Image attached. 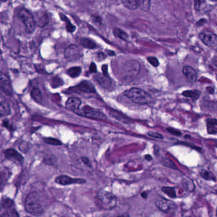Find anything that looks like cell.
<instances>
[{
    "label": "cell",
    "instance_id": "5",
    "mask_svg": "<svg viewBox=\"0 0 217 217\" xmlns=\"http://www.w3.org/2000/svg\"><path fill=\"white\" fill-rule=\"evenodd\" d=\"M19 17L25 26V31L27 33L33 32L36 28V24L34 17L31 13L27 9L22 8L19 12Z\"/></svg>",
    "mask_w": 217,
    "mask_h": 217
},
{
    "label": "cell",
    "instance_id": "29",
    "mask_svg": "<svg viewBox=\"0 0 217 217\" xmlns=\"http://www.w3.org/2000/svg\"><path fill=\"white\" fill-rule=\"evenodd\" d=\"M161 163L164 166L168 167V168L177 169V167L175 164H174L172 160H170L169 159H167V158H163L161 160Z\"/></svg>",
    "mask_w": 217,
    "mask_h": 217
},
{
    "label": "cell",
    "instance_id": "25",
    "mask_svg": "<svg viewBox=\"0 0 217 217\" xmlns=\"http://www.w3.org/2000/svg\"><path fill=\"white\" fill-rule=\"evenodd\" d=\"M81 44L84 47L89 48V49H93L97 47L96 44H95L93 41H91L90 40V39L88 38L81 39Z\"/></svg>",
    "mask_w": 217,
    "mask_h": 217
},
{
    "label": "cell",
    "instance_id": "15",
    "mask_svg": "<svg viewBox=\"0 0 217 217\" xmlns=\"http://www.w3.org/2000/svg\"><path fill=\"white\" fill-rule=\"evenodd\" d=\"M95 80L97 83L99 84L102 87L106 88H108L111 87L112 85V81L108 77L105 76L104 75L98 74L94 76Z\"/></svg>",
    "mask_w": 217,
    "mask_h": 217
},
{
    "label": "cell",
    "instance_id": "26",
    "mask_svg": "<svg viewBox=\"0 0 217 217\" xmlns=\"http://www.w3.org/2000/svg\"><path fill=\"white\" fill-rule=\"evenodd\" d=\"M68 75L72 78L78 77L81 73V68L79 66L72 67L68 70Z\"/></svg>",
    "mask_w": 217,
    "mask_h": 217
},
{
    "label": "cell",
    "instance_id": "41",
    "mask_svg": "<svg viewBox=\"0 0 217 217\" xmlns=\"http://www.w3.org/2000/svg\"><path fill=\"white\" fill-rule=\"evenodd\" d=\"M102 72H103V75H105V76L106 77H108V68H107V66L106 64H104L102 66Z\"/></svg>",
    "mask_w": 217,
    "mask_h": 217
},
{
    "label": "cell",
    "instance_id": "38",
    "mask_svg": "<svg viewBox=\"0 0 217 217\" xmlns=\"http://www.w3.org/2000/svg\"><path fill=\"white\" fill-rule=\"evenodd\" d=\"M148 135L149 136L154 138H157V139H163V137L161 135V134L158 133H153V132H149L148 133Z\"/></svg>",
    "mask_w": 217,
    "mask_h": 217
},
{
    "label": "cell",
    "instance_id": "39",
    "mask_svg": "<svg viewBox=\"0 0 217 217\" xmlns=\"http://www.w3.org/2000/svg\"><path fill=\"white\" fill-rule=\"evenodd\" d=\"M3 126L6 127V129H8L9 131H11L13 129L12 127L11 126V125L10 124L9 121L7 119H5L3 121Z\"/></svg>",
    "mask_w": 217,
    "mask_h": 217
},
{
    "label": "cell",
    "instance_id": "14",
    "mask_svg": "<svg viewBox=\"0 0 217 217\" xmlns=\"http://www.w3.org/2000/svg\"><path fill=\"white\" fill-rule=\"evenodd\" d=\"M5 155L6 158L15 163L22 164L23 162L22 156L14 149L6 150L5 152Z\"/></svg>",
    "mask_w": 217,
    "mask_h": 217
},
{
    "label": "cell",
    "instance_id": "43",
    "mask_svg": "<svg viewBox=\"0 0 217 217\" xmlns=\"http://www.w3.org/2000/svg\"><path fill=\"white\" fill-rule=\"evenodd\" d=\"M206 22H207V20L206 19H200L198 22H197L196 25L197 26H199H199H201L205 24V23H206Z\"/></svg>",
    "mask_w": 217,
    "mask_h": 217
},
{
    "label": "cell",
    "instance_id": "12",
    "mask_svg": "<svg viewBox=\"0 0 217 217\" xmlns=\"http://www.w3.org/2000/svg\"><path fill=\"white\" fill-rule=\"evenodd\" d=\"M36 26L43 28L48 24L49 19L47 12L44 11H38L33 15Z\"/></svg>",
    "mask_w": 217,
    "mask_h": 217
},
{
    "label": "cell",
    "instance_id": "50",
    "mask_svg": "<svg viewBox=\"0 0 217 217\" xmlns=\"http://www.w3.org/2000/svg\"><path fill=\"white\" fill-rule=\"evenodd\" d=\"M117 217H130L129 215H127V214H124V215H119Z\"/></svg>",
    "mask_w": 217,
    "mask_h": 217
},
{
    "label": "cell",
    "instance_id": "42",
    "mask_svg": "<svg viewBox=\"0 0 217 217\" xmlns=\"http://www.w3.org/2000/svg\"><path fill=\"white\" fill-rule=\"evenodd\" d=\"M90 71L91 72V73H95V72H97L96 64H95V63H93V62H92V63L90 65Z\"/></svg>",
    "mask_w": 217,
    "mask_h": 217
},
{
    "label": "cell",
    "instance_id": "11",
    "mask_svg": "<svg viewBox=\"0 0 217 217\" xmlns=\"http://www.w3.org/2000/svg\"><path fill=\"white\" fill-rule=\"evenodd\" d=\"M0 87L7 95L12 94V87L10 78L0 71Z\"/></svg>",
    "mask_w": 217,
    "mask_h": 217
},
{
    "label": "cell",
    "instance_id": "1",
    "mask_svg": "<svg viewBox=\"0 0 217 217\" xmlns=\"http://www.w3.org/2000/svg\"><path fill=\"white\" fill-rule=\"evenodd\" d=\"M124 95L133 103L137 104H147L152 100L150 95L139 88H131L124 92Z\"/></svg>",
    "mask_w": 217,
    "mask_h": 217
},
{
    "label": "cell",
    "instance_id": "49",
    "mask_svg": "<svg viewBox=\"0 0 217 217\" xmlns=\"http://www.w3.org/2000/svg\"><path fill=\"white\" fill-rule=\"evenodd\" d=\"M107 53H108V55H111V56H113V55H114L115 54H115V52H114V51H111V50L108 51V52H107Z\"/></svg>",
    "mask_w": 217,
    "mask_h": 217
},
{
    "label": "cell",
    "instance_id": "48",
    "mask_svg": "<svg viewBox=\"0 0 217 217\" xmlns=\"http://www.w3.org/2000/svg\"><path fill=\"white\" fill-rule=\"evenodd\" d=\"M141 196H142L144 199H146L147 197V192H143L142 193V194H141Z\"/></svg>",
    "mask_w": 217,
    "mask_h": 217
},
{
    "label": "cell",
    "instance_id": "24",
    "mask_svg": "<svg viewBox=\"0 0 217 217\" xmlns=\"http://www.w3.org/2000/svg\"><path fill=\"white\" fill-rule=\"evenodd\" d=\"M60 17L62 21H64L65 22V24H66V29L67 31L69 32H73L76 30V27L71 24V22H70L69 19L64 14H60Z\"/></svg>",
    "mask_w": 217,
    "mask_h": 217
},
{
    "label": "cell",
    "instance_id": "28",
    "mask_svg": "<svg viewBox=\"0 0 217 217\" xmlns=\"http://www.w3.org/2000/svg\"><path fill=\"white\" fill-rule=\"evenodd\" d=\"M162 191L166 194V195L168 196L171 198H175L176 197V192L175 190L172 187H162Z\"/></svg>",
    "mask_w": 217,
    "mask_h": 217
},
{
    "label": "cell",
    "instance_id": "19",
    "mask_svg": "<svg viewBox=\"0 0 217 217\" xmlns=\"http://www.w3.org/2000/svg\"><path fill=\"white\" fill-rule=\"evenodd\" d=\"M11 113L10 106L6 101L0 103V117H4L9 115Z\"/></svg>",
    "mask_w": 217,
    "mask_h": 217
},
{
    "label": "cell",
    "instance_id": "16",
    "mask_svg": "<svg viewBox=\"0 0 217 217\" xmlns=\"http://www.w3.org/2000/svg\"><path fill=\"white\" fill-rule=\"evenodd\" d=\"M82 104V101L80 98L72 97L68 99V100L66 102L65 106L67 109L72 110V111H77Z\"/></svg>",
    "mask_w": 217,
    "mask_h": 217
},
{
    "label": "cell",
    "instance_id": "6",
    "mask_svg": "<svg viewBox=\"0 0 217 217\" xmlns=\"http://www.w3.org/2000/svg\"><path fill=\"white\" fill-rule=\"evenodd\" d=\"M64 56L69 61H75L83 56V52L78 45H71L65 49Z\"/></svg>",
    "mask_w": 217,
    "mask_h": 217
},
{
    "label": "cell",
    "instance_id": "32",
    "mask_svg": "<svg viewBox=\"0 0 217 217\" xmlns=\"http://www.w3.org/2000/svg\"><path fill=\"white\" fill-rule=\"evenodd\" d=\"M139 8L142 9L144 11H148L150 9V1H139Z\"/></svg>",
    "mask_w": 217,
    "mask_h": 217
},
{
    "label": "cell",
    "instance_id": "37",
    "mask_svg": "<svg viewBox=\"0 0 217 217\" xmlns=\"http://www.w3.org/2000/svg\"><path fill=\"white\" fill-rule=\"evenodd\" d=\"M62 84V81L59 78H54L52 83V87H57Z\"/></svg>",
    "mask_w": 217,
    "mask_h": 217
},
{
    "label": "cell",
    "instance_id": "35",
    "mask_svg": "<svg viewBox=\"0 0 217 217\" xmlns=\"http://www.w3.org/2000/svg\"><path fill=\"white\" fill-rule=\"evenodd\" d=\"M147 60L148 61H149V63L152 65L154 67H157L159 64V61L157 60V59L154 57H149L147 58Z\"/></svg>",
    "mask_w": 217,
    "mask_h": 217
},
{
    "label": "cell",
    "instance_id": "3",
    "mask_svg": "<svg viewBox=\"0 0 217 217\" xmlns=\"http://www.w3.org/2000/svg\"><path fill=\"white\" fill-rule=\"evenodd\" d=\"M26 211L34 216H39L43 213V208L38 195L32 192L27 196L25 202Z\"/></svg>",
    "mask_w": 217,
    "mask_h": 217
},
{
    "label": "cell",
    "instance_id": "52",
    "mask_svg": "<svg viewBox=\"0 0 217 217\" xmlns=\"http://www.w3.org/2000/svg\"><path fill=\"white\" fill-rule=\"evenodd\" d=\"M216 216H217V210H216Z\"/></svg>",
    "mask_w": 217,
    "mask_h": 217
},
{
    "label": "cell",
    "instance_id": "21",
    "mask_svg": "<svg viewBox=\"0 0 217 217\" xmlns=\"http://www.w3.org/2000/svg\"><path fill=\"white\" fill-rule=\"evenodd\" d=\"M122 3L126 8L130 10H136L139 8V2L137 0H124Z\"/></svg>",
    "mask_w": 217,
    "mask_h": 217
},
{
    "label": "cell",
    "instance_id": "22",
    "mask_svg": "<svg viewBox=\"0 0 217 217\" xmlns=\"http://www.w3.org/2000/svg\"><path fill=\"white\" fill-rule=\"evenodd\" d=\"M113 33L116 37L124 41H128V38H129V36L127 34V32L119 28H114L113 30Z\"/></svg>",
    "mask_w": 217,
    "mask_h": 217
},
{
    "label": "cell",
    "instance_id": "4",
    "mask_svg": "<svg viewBox=\"0 0 217 217\" xmlns=\"http://www.w3.org/2000/svg\"><path fill=\"white\" fill-rule=\"evenodd\" d=\"M140 71V64L135 60H131L124 64L122 69L123 76L127 80H132Z\"/></svg>",
    "mask_w": 217,
    "mask_h": 217
},
{
    "label": "cell",
    "instance_id": "18",
    "mask_svg": "<svg viewBox=\"0 0 217 217\" xmlns=\"http://www.w3.org/2000/svg\"><path fill=\"white\" fill-rule=\"evenodd\" d=\"M207 131L209 134H215L217 133V119L216 118H208L206 120Z\"/></svg>",
    "mask_w": 217,
    "mask_h": 217
},
{
    "label": "cell",
    "instance_id": "10",
    "mask_svg": "<svg viewBox=\"0 0 217 217\" xmlns=\"http://www.w3.org/2000/svg\"><path fill=\"white\" fill-rule=\"evenodd\" d=\"M55 182L61 185H69L71 184H83L86 180L81 178H74L67 175H60L55 178Z\"/></svg>",
    "mask_w": 217,
    "mask_h": 217
},
{
    "label": "cell",
    "instance_id": "20",
    "mask_svg": "<svg viewBox=\"0 0 217 217\" xmlns=\"http://www.w3.org/2000/svg\"><path fill=\"white\" fill-rule=\"evenodd\" d=\"M182 95L186 97L192 99L193 101H196L201 96V92L198 90H187L183 91Z\"/></svg>",
    "mask_w": 217,
    "mask_h": 217
},
{
    "label": "cell",
    "instance_id": "31",
    "mask_svg": "<svg viewBox=\"0 0 217 217\" xmlns=\"http://www.w3.org/2000/svg\"><path fill=\"white\" fill-rule=\"evenodd\" d=\"M206 1H194V8L197 11H201L206 8Z\"/></svg>",
    "mask_w": 217,
    "mask_h": 217
},
{
    "label": "cell",
    "instance_id": "33",
    "mask_svg": "<svg viewBox=\"0 0 217 217\" xmlns=\"http://www.w3.org/2000/svg\"><path fill=\"white\" fill-rule=\"evenodd\" d=\"M111 115L112 117H113V118H115L116 119L119 120V121L125 122L126 120L127 121L128 120V118H124L123 115H122L120 114L119 113H118L117 111H112V112H111Z\"/></svg>",
    "mask_w": 217,
    "mask_h": 217
},
{
    "label": "cell",
    "instance_id": "46",
    "mask_svg": "<svg viewBox=\"0 0 217 217\" xmlns=\"http://www.w3.org/2000/svg\"><path fill=\"white\" fill-rule=\"evenodd\" d=\"M98 59H99L100 60H102V59H104L106 58V55H105L102 53H99V54H98Z\"/></svg>",
    "mask_w": 217,
    "mask_h": 217
},
{
    "label": "cell",
    "instance_id": "40",
    "mask_svg": "<svg viewBox=\"0 0 217 217\" xmlns=\"http://www.w3.org/2000/svg\"><path fill=\"white\" fill-rule=\"evenodd\" d=\"M81 159H82V161H83V162L85 164V165H87V166H89V167H91V162H90V160L88 159V158H87L86 157H81Z\"/></svg>",
    "mask_w": 217,
    "mask_h": 217
},
{
    "label": "cell",
    "instance_id": "27",
    "mask_svg": "<svg viewBox=\"0 0 217 217\" xmlns=\"http://www.w3.org/2000/svg\"><path fill=\"white\" fill-rule=\"evenodd\" d=\"M200 175L203 178L206 180H213V181L216 180L215 177L214 175H213V174L211 172L202 169L200 171Z\"/></svg>",
    "mask_w": 217,
    "mask_h": 217
},
{
    "label": "cell",
    "instance_id": "47",
    "mask_svg": "<svg viewBox=\"0 0 217 217\" xmlns=\"http://www.w3.org/2000/svg\"><path fill=\"white\" fill-rule=\"evenodd\" d=\"M145 159H146L148 161H150V160L152 159V157L150 155H148V154H147V155H145Z\"/></svg>",
    "mask_w": 217,
    "mask_h": 217
},
{
    "label": "cell",
    "instance_id": "45",
    "mask_svg": "<svg viewBox=\"0 0 217 217\" xmlns=\"http://www.w3.org/2000/svg\"><path fill=\"white\" fill-rule=\"evenodd\" d=\"M206 90L209 94H214L215 93V88L213 87H208L206 88Z\"/></svg>",
    "mask_w": 217,
    "mask_h": 217
},
{
    "label": "cell",
    "instance_id": "7",
    "mask_svg": "<svg viewBox=\"0 0 217 217\" xmlns=\"http://www.w3.org/2000/svg\"><path fill=\"white\" fill-rule=\"evenodd\" d=\"M199 38L204 44L210 48L217 47V35L214 32L205 31L199 34Z\"/></svg>",
    "mask_w": 217,
    "mask_h": 217
},
{
    "label": "cell",
    "instance_id": "36",
    "mask_svg": "<svg viewBox=\"0 0 217 217\" xmlns=\"http://www.w3.org/2000/svg\"><path fill=\"white\" fill-rule=\"evenodd\" d=\"M167 131H168V132L172 134H173V135H175V136H182V133H181L179 130L176 129H174V128L169 127V128H168V129H167Z\"/></svg>",
    "mask_w": 217,
    "mask_h": 217
},
{
    "label": "cell",
    "instance_id": "17",
    "mask_svg": "<svg viewBox=\"0 0 217 217\" xmlns=\"http://www.w3.org/2000/svg\"><path fill=\"white\" fill-rule=\"evenodd\" d=\"M77 88L79 90L82 92H85V93H94L95 91V88L94 85L92 84L89 81H83L81 83L79 84Z\"/></svg>",
    "mask_w": 217,
    "mask_h": 217
},
{
    "label": "cell",
    "instance_id": "13",
    "mask_svg": "<svg viewBox=\"0 0 217 217\" xmlns=\"http://www.w3.org/2000/svg\"><path fill=\"white\" fill-rule=\"evenodd\" d=\"M182 72L188 80L194 83L198 79V73L194 68L190 66H185L182 69Z\"/></svg>",
    "mask_w": 217,
    "mask_h": 217
},
{
    "label": "cell",
    "instance_id": "23",
    "mask_svg": "<svg viewBox=\"0 0 217 217\" xmlns=\"http://www.w3.org/2000/svg\"><path fill=\"white\" fill-rule=\"evenodd\" d=\"M31 96L33 100L38 103H41L43 101V96L41 91L38 88H34L32 90Z\"/></svg>",
    "mask_w": 217,
    "mask_h": 217
},
{
    "label": "cell",
    "instance_id": "44",
    "mask_svg": "<svg viewBox=\"0 0 217 217\" xmlns=\"http://www.w3.org/2000/svg\"><path fill=\"white\" fill-rule=\"evenodd\" d=\"M212 63L214 66L217 68V56H214L212 58Z\"/></svg>",
    "mask_w": 217,
    "mask_h": 217
},
{
    "label": "cell",
    "instance_id": "2",
    "mask_svg": "<svg viewBox=\"0 0 217 217\" xmlns=\"http://www.w3.org/2000/svg\"><path fill=\"white\" fill-rule=\"evenodd\" d=\"M96 199L98 206L106 210L114 209L117 205L116 197L104 190H100L97 192Z\"/></svg>",
    "mask_w": 217,
    "mask_h": 217
},
{
    "label": "cell",
    "instance_id": "9",
    "mask_svg": "<svg viewBox=\"0 0 217 217\" xmlns=\"http://www.w3.org/2000/svg\"><path fill=\"white\" fill-rule=\"evenodd\" d=\"M80 115L86 117L87 118H92L95 120H106L107 119V117L106 115L103 113L102 111L93 109L90 106H85L83 108L81 113H79Z\"/></svg>",
    "mask_w": 217,
    "mask_h": 217
},
{
    "label": "cell",
    "instance_id": "34",
    "mask_svg": "<svg viewBox=\"0 0 217 217\" xmlns=\"http://www.w3.org/2000/svg\"><path fill=\"white\" fill-rule=\"evenodd\" d=\"M14 202L9 198H5L2 200L1 205L4 208H10L13 205Z\"/></svg>",
    "mask_w": 217,
    "mask_h": 217
},
{
    "label": "cell",
    "instance_id": "8",
    "mask_svg": "<svg viewBox=\"0 0 217 217\" xmlns=\"http://www.w3.org/2000/svg\"><path fill=\"white\" fill-rule=\"evenodd\" d=\"M156 207L161 211L166 213L174 212L176 209V205L175 202L164 198H159L155 202Z\"/></svg>",
    "mask_w": 217,
    "mask_h": 217
},
{
    "label": "cell",
    "instance_id": "30",
    "mask_svg": "<svg viewBox=\"0 0 217 217\" xmlns=\"http://www.w3.org/2000/svg\"><path fill=\"white\" fill-rule=\"evenodd\" d=\"M44 141L45 143L48 144H52V145H55V146H60L62 144V142L56 138H44Z\"/></svg>",
    "mask_w": 217,
    "mask_h": 217
},
{
    "label": "cell",
    "instance_id": "51",
    "mask_svg": "<svg viewBox=\"0 0 217 217\" xmlns=\"http://www.w3.org/2000/svg\"><path fill=\"white\" fill-rule=\"evenodd\" d=\"M2 183H3V179H2V178L0 176V187H1Z\"/></svg>",
    "mask_w": 217,
    "mask_h": 217
}]
</instances>
